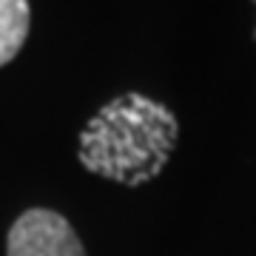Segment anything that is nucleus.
<instances>
[{
    "label": "nucleus",
    "instance_id": "obj_1",
    "mask_svg": "<svg viewBox=\"0 0 256 256\" xmlns=\"http://www.w3.org/2000/svg\"><path fill=\"white\" fill-rule=\"evenodd\" d=\"M180 140L174 111L140 92L108 100L80 131L77 160L88 174L137 188L165 171Z\"/></svg>",
    "mask_w": 256,
    "mask_h": 256
},
{
    "label": "nucleus",
    "instance_id": "obj_2",
    "mask_svg": "<svg viewBox=\"0 0 256 256\" xmlns=\"http://www.w3.org/2000/svg\"><path fill=\"white\" fill-rule=\"evenodd\" d=\"M6 256H86V248L63 214L28 208L9 228Z\"/></svg>",
    "mask_w": 256,
    "mask_h": 256
},
{
    "label": "nucleus",
    "instance_id": "obj_3",
    "mask_svg": "<svg viewBox=\"0 0 256 256\" xmlns=\"http://www.w3.org/2000/svg\"><path fill=\"white\" fill-rule=\"evenodd\" d=\"M32 28L28 0H0V68L20 54Z\"/></svg>",
    "mask_w": 256,
    "mask_h": 256
},
{
    "label": "nucleus",
    "instance_id": "obj_4",
    "mask_svg": "<svg viewBox=\"0 0 256 256\" xmlns=\"http://www.w3.org/2000/svg\"><path fill=\"white\" fill-rule=\"evenodd\" d=\"M254 3H256V0H254Z\"/></svg>",
    "mask_w": 256,
    "mask_h": 256
}]
</instances>
